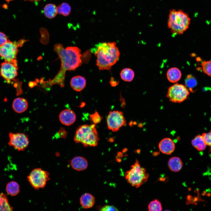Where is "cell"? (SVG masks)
I'll list each match as a JSON object with an SVG mask.
<instances>
[{
	"instance_id": "obj_1",
	"label": "cell",
	"mask_w": 211,
	"mask_h": 211,
	"mask_svg": "<svg viewBox=\"0 0 211 211\" xmlns=\"http://www.w3.org/2000/svg\"><path fill=\"white\" fill-rule=\"evenodd\" d=\"M54 49L61 60V69L53 79L45 83L50 85L59 84L63 87L64 86L66 71L74 70L82 64L81 51L76 47H68L64 49L62 45L59 43L55 45Z\"/></svg>"
},
{
	"instance_id": "obj_2",
	"label": "cell",
	"mask_w": 211,
	"mask_h": 211,
	"mask_svg": "<svg viewBox=\"0 0 211 211\" xmlns=\"http://www.w3.org/2000/svg\"><path fill=\"white\" fill-rule=\"evenodd\" d=\"M114 42L99 43L92 52L97 57L96 65L99 70H109L118 61L120 52Z\"/></svg>"
},
{
	"instance_id": "obj_3",
	"label": "cell",
	"mask_w": 211,
	"mask_h": 211,
	"mask_svg": "<svg viewBox=\"0 0 211 211\" xmlns=\"http://www.w3.org/2000/svg\"><path fill=\"white\" fill-rule=\"evenodd\" d=\"M190 19L187 13L181 10L170 11L168 27L173 35L183 34L188 28Z\"/></svg>"
},
{
	"instance_id": "obj_4",
	"label": "cell",
	"mask_w": 211,
	"mask_h": 211,
	"mask_svg": "<svg viewBox=\"0 0 211 211\" xmlns=\"http://www.w3.org/2000/svg\"><path fill=\"white\" fill-rule=\"evenodd\" d=\"M96 124L84 125L79 127L74 137L75 142L81 143L86 147L96 146L99 138Z\"/></svg>"
},
{
	"instance_id": "obj_5",
	"label": "cell",
	"mask_w": 211,
	"mask_h": 211,
	"mask_svg": "<svg viewBox=\"0 0 211 211\" xmlns=\"http://www.w3.org/2000/svg\"><path fill=\"white\" fill-rule=\"evenodd\" d=\"M131 167L125 173V177L132 186L138 188L147 181L149 175L146 172V169L141 166L137 159Z\"/></svg>"
},
{
	"instance_id": "obj_6",
	"label": "cell",
	"mask_w": 211,
	"mask_h": 211,
	"mask_svg": "<svg viewBox=\"0 0 211 211\" xmlns=\"http://www.w3.org/2000/svg\"><path fill=\"white\" fill-rule=\"evenodd\" d=\"M27 41L23 39L13 42L8 40L5 44L0 46V56L4 59L5 61L17 62L18 48L22 46Z\"/></svg>"
},
{
	"instance_id": "obj_7",
	"label": "cell",
	"mask_w": 211,
	"mask_h": 211,
	"mask_svg": "<svg viewBox=\"0 0 211 211\" xmlns=\"http://www.w3.org/2000/svg\"><path fill=\"white\" fill-rule=\"evenodd\" d=\"M28 181L35 190L43 188L50 180L49 173L40 168L33 170L27 176Z\"/></svg>"
},
{
	"instance_id": "obj_8",
	"label": "cell",
	"mask_w": 211,
	"mask_h": 211,
	"mask_svg": "<svg viewBox=\"0 0 211 211\" xmlns=\"http://www.w3.org/2000/svg\"><path fill=\"white\" fill-rule=\"evenodd\" d=\"M189 94V91L185 85L176 83L169 88L166 96L172 102L181 103L186 100Z\"/></svg>"
},
{
	"instance_id": "obj_9",
	"label": "cell",
	"mask_w": 211,
	"mask_h": 211,
	"mask_svg": "<svg viewBox=\"0 0 211 211\" xmlns=\"http://www.w3.org/2000/svg\"><path fill=\"white\" fill-rule=\"evenodd\" d=\"M107 123L109 130L116 132L122 127L125 126L126 120L122 112L113 110L109 113L107 118Z\"/></svg>"
},
{
	"instance_id": "obj_10",
	"label": "cell",
	"mask_w": 211,
	"mask_h": 211,
	"mask_svg": "<svg viewBox=\"0 0 211 211\" xmlns=\"http://www.w3.org/2000/svg\"><path fill=\"white\" fill-rule=\"evenodd\" d=\"M9 137V145L18 151H23L28 145V136L24 133L10 132Z\"/></svg>"
},
{
	"instance_id": "obj_11",
	"label": "cell",
	"mask_w": 211,
	"mask_h": 211,
	"mask_svg": "<svg viewBox=\"0 0 211 211\" xmlns=\"http://www.w3.org/2000/svg\"><path fill=\"white\" fill-rule=\"evenodd\" d=\"M17 62L5 61L1 64L0 74L8 83H10L18 75Z\"/></svg>"
},
{
	"instance_id": "obj_12",
	"label": "cell",
	"mask_w": 211,
	"mask_h": 211,
	"mask_svg": "<svg viewBox=\"0 0 211 211\" xmlns=\"http://www.w3.org/2000/svg\"><path fill=\"white\" fill-rule=\"evenodd\" d=\"M76 118V115L74 112L69 109L62 110L59 115V120L61 123L66 126L72 124L75 122Z\"/></svg>"
},
{
	"instance_id": "obj_13",
	"label": "cell",
	"mask_w": 211,
	"mask_h": 211,
	"mask_svg": "<svg viewBox=\"0 0 211 211\" xmlns=\"http://www.w3.org/2000/svg\"><path fill=\"white\" fill-rule=\"evenodd\" d=\"M175 144L173 140L169 138L163 139L159 144L160 151L163 153L168 155L171 154L174 151Z\"/></svg>"
},
{
	"instance_id": "obj_14",
	"label": "cell",
	"mask_w": 211,
	"mask_h": 211,
	"mask_svg": "<svg viewBox=\"0 0 211 211\" xmlns=\"http://www.w3.org/2000/svg\"><path fill=\"white\" fill-rule=\"evenodd\" d=\"M70 164L73 169L78 171L84 170L88 166V162L85 158L77 156L73 158L71 160Z\"/></svg>"
},
{
	"instance_id": "obj_15",
	"label": "cell",
	"mask_w": 211,
	"mask_h": 211,
	"mask_svg": "<svg viewBox=\"0 0 211 211\" xmlns=\"http://www.w3.org/2000/svg\"><path fill=\"white\" fill-rule=\"evenodd\" d=\"M70 84L71 87L74 90L79 92L81 91L85 88L86 84V81L84 77L78 75L72 78Z\"/></svg>"
},
{
	"instance_id": "obj_16",
	"label": "cell",
	"mask_w": 211,
	"mask_h": 211,
	"mask_svg": "<svg viewBox=\"0 0 211 211\" xmlns=\"http://www.w3.org/2000/svg\"><path fill=\"white\" fill-rule=\"evenodd\" d=\"M28 102L27 100L22 98L18 97L14 99L12 107L14 111L18 113L25 112L28 108Z\"/></svg>"
},
{
	"instance_id": "obj_17",
	"label": "cell",
	"mask_w": 211,
	"mask_h": 211,
	"mask_svg": "<svg viewBox=\"0 0 211 211\" xmlns=\"http://www.w3.org/2000/svg\"><path fill=\"white\" fill-rule=\"evenodd\" d=\"M80 202L82 206L85 209L92 207L95 203L94 197L89 193H85L81 197Z\"/></svg>"
},
{
	"instance_id": "obj_18",
	"label": "cell",
	"mask_w": 211,
	"mask_h": 211,
	"mask_svg": "<svg viewBox=\"0 0 211 211\" xmlns=\"http://www.w3.org/2000/svg\"><path fill=\"white\" fill-rule=\"evenodd\" d=\"M182 74L180 70L176 67H173L169 69L166 73L167 78L170 82L175 83L181 79Z\"/></svg>"
},
{
	"instance_id": "obj_19",
	"label": "cell",
	"mask_w": 211,
	"mask_h": 211,
	"mask_svg": "<svg viewBox=\"0 0 211 211\" xmlns=\"http://www.w3.org/2000/svg\"><path fill=\"white\" fill-rule=\"evenodd\" d=\"M168 166L170 170L173 172L179 171L183 167V163L181 159L178 157L171 158L168 162Z\"/></svg>"
},
{
	"instance_id": "obj_20",
	"label": "cell",
	"mask_w": 211,
	"mask_h": 211,
	"mask_svg": "<svg viewBox=\"0 0 211 211\" xmlns=\"http://www.w3.org/2000/svg\"><path fill=\"white\" fill-rule=\"evenodd\" d=\"M191 144L193 146L199 151L204 150L207 146L202 135H200L195 137L192 139Z\"/></svg>"
},
{
	"instance_id": "obj_21",
	"label": "cell",
	"mask_w": 211,
	"mask_h": 211,
	"mask_svg": "<svg viewBox=\"0 0 211 211\" xmlns=\"http://www.w3.org/2000/svg\"><path fill=\"white\" fill-rule=\"evenodd\" d=\"M43 12L45 16L49 18H52L56 16L57 13V7L54 4H49L45 6Z\"/></svg>"
},
{
	"instance_id": "obj_22",
	"label": "cell",
	"mask_w": 211,
	"mask_h": 211,
	"mask_svg": "<svg viewBox=\"0 0 211 211\" xmlns=\"http://www.w3.org/2000/svg\"><path fill=\"white\" fill-rule=\"evenodd\" d=\"M7 193L12 196L17 195L20 192V186L16 182L12 181L8 183L6 186Z\"/></svg>"
},
{
	"instance_id": "obj_23",
	"label": "cell",
	"mask_w": 211,
	"mask_h": 211,
	"mask_svg": "<svg viewBox=\"0 0 211 211\" xmlns=\"http://www.w3.org/2000/svg\"><path fill=\"white\" fill-rule=\"evenodd\" d=\"M120 76L122 79L124 81L130 82L133 80L134 77L135 73L132 69L125 68L121 71Z\"/></svg>"
},
{
	"instance_id": "obj_24",
	"label": "cell",
	"mask_w": 211,
	"mask_h": 211,
	"mask_svg": "<svg viewBox=\"0 0 211 211\" xmlns=\"http://www.w3.org/2000/svg\"><path fill=\"white\" fill-rule=\"evenodd\" d=\"M13 208L9 203L6 195L0 193V211H12Z\"/></svg>"
},
{
	"instance_id": "obj_25",
	"label": "cell",
	"mask_w": 211,
	"mask_h": 211,
	"mask_svg": "<svg viewBox=\"0 0 211 211\" xmlns=\"http://www.w3.org/2000/svg\"><path fill=\"white\" fill-rule=\"evenodd\" d=\"M57 13L64 16H68L70 13L71 8L67 3H63L57 7Z\"/></svg>"
},
{
	"instance_id": "obj_26",
	"label": "cell",
	"mask_w": 211,
	"mask_h": 211,
	"mask_svg": "<svg viewBox=\"0 0 211 211\" xmlns=\"http://www.w3.org/2000/svg\"><path fill=\"white\" fill-rule=\"evenodd\" d=\"M185 86L191 91L197 84V81L195 77L193 75H188L185 79Z\"/></svg>"
},
{
	"instance_id": "obj_27",
	"label": "cell",
	"mask_w": 211,
	"mask_h": 211,
	"mask_svg": "<svg viewBox=\"0 0 211 211\" xmlns=\"http://www.w3.org/2000/svg\"><path fill=\"white\" fill-rule=\"evenodd\" d=\"M148 209L149 211H161L162 210L161 203L158 200L155 199L149 203Z\"/></svg>"
},
{
	"instance_id": "obj_28",
	"label": "cell",
	"mask_w": 211,
	"mask_h": 211,
	"mask_svg": "<svg viewBox=\"0 0 211 211\" xmlns=\"http://www.w3.org/2000/svg\"><path fill=\"white\" fill-rule=\"evenodd\" d=\"M201 66L203 72L211 76V61H203L202 62Z\"/></svg>"
},
{
	"instance_id": "obj_29",
	"label": "cell",
	"mask_w": 211,
	"mask_h": 211,
	"mask_svg": "<svg viewBox=\"0 0 211 211\" xmlns=\"http://www.w3.org/2000/svg\"><path fill=\"white\" fill-rule=\"evenodd\" d=\"M90 120L94 124H97L100 123L102 119V117L99 115L97 111L93 114L90 115Z\"/></svg>"
},
{
	"instance_id": "obj_30",
	"label": "cell",
	"mask_w": 211,
	"mask_h": 211,
	"mask_svg": "<svg viewBox=\"0 0 211 211\" xmlns=\"http://www.w3.org/2000/svg\"><path fill=\"white\" fill-rule=\"evenodd\" d=\"M202 135L206 145L210 147L211 150V130L208 132L203 133Z\"/></svg>"
},
{
	"instance_id": "obj_31",
	"label": "cell",
	"mask_w": 211,
	"mask_h": 211,
	"mask_svg": "<svg viewBox=\"0 0 211 211\" xmlns=\"http://www.w3.org/2000/svg\"><path fill=\"white\" fill-rule=\"evenodd\" d=\"M100 210L101 211H118L117 208L112 205H106L100 209Z\"/></svg>"
},
{
	"instance_id": "obj_32",
	"label": "cell",
	"mask_w": 211,
	"mask_h": 211,
	"mask_svg": "<svg viewBox=\"0 0 211 211\" xmlns=\"http://www.w3.org/2000/svg\"><path fill=\"white\" fill-rule=\"evenodd\" d=\"M8 40L6 35L4 33L0 32V46L5 44Z\"/></svg>"
},
{
	"instance_id": "obj_33",
	"label": "cell",
	"mask_w": 211,
	"mask_h": 211,
	"mask_svg": "<svg viewBox=\"0 0 211 211\" xmlns=\"http://www.w3.org/2000/svg\"><path fill=\"white\" fill-rule=\"evenodd\" d=\"M58 134L61 138H65L67 136V133L64 129L61 128L59 130Z\"/></svg>"
},
{
	"instance_id": "obj_34",
	"label": "cell",
	"mask_w": 211,
	"mask_h": 211,
	"mask_svg": "<svg viewBox=\"0 0 211 211\" xmlns=\"http://www.w3.org/2000/svg\"><path fill=\"white\" fill-rule=\"evenodd\" d=\"M119 83V81L115 80L113 77H111V78L110 80V83L112 86H115L118 84Z\"/></svg>"
},
{
	"instance_id": "obj_35",
	"label": "cell",
	"mask_w": 211,
	"mask_h": 211,
	"mask_svg": "<svg viewBox=\"0 0 211 211\" xmlns=\"http://www.w3.org/2000/svg\"><path fill=\"white\" fill-rule=\"evenodd\" d=\"M25 0V1L28 0V1H39L40 0Z\"/></svg>"
},
{
	"instance_id": "obj_36",
	"label": "cell",
	"mask_w": 211,
	"mask_h": 211,
	"mask_svg": "<svg viewBox=\"0 0 211 211\" xmlns=\"http://www.w3.org/2000/svg\"><path fill=\"white\" fill-rule=\"evenodd\" d=\"M6 0L7 1H10V0Z\"/></svg>"
}]
</instances>
